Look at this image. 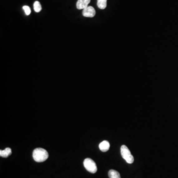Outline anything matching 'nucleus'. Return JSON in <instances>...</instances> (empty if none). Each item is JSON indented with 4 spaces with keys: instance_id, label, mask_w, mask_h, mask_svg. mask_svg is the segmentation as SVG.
I'll return each instance as SVG.
<instances>
[{
    "instance_id": "1",
    "label": "nucleus",
    "mask_w": 178,
    "mask_h": 178,
    "mask_svg": "<svg viewBox=\"0 0 178 178\" xmlns=\"http://www.w3.org/2000/svg\"><path fill=\"white\" fill-rule=\"evenodd\" d=\"M33 157L36 162H43L49 157V153L44 148H35L33 151Z\"/></svg>"
},
{
    "instance_id": "2",
    "label": "nucleus",
    "mask_w": 178,
    "mask_h": 178,
    "mask_svg": "<svg viewBox=\"0 0 178 178\" xmlns=\"http://www.w3.org/2000/svg\"><path fill=\"white\" fill-rule=\"evenodd\" d=\"M121 154L123 158L129 164H132L134 161V158L131 153L129 148L125 145L121 146Z\"/></svg>"
},
{
    "instance_id": "3",
    "label": "nucleus",
    "mask_w": 178,
    "mask_h": 178,
    "mask_svg": "<svg viewBox=\"0 0 178 178\" xmlns=\"http://www.w3.org/2000/svg\"><path fill=\"white\" fill-rule=\"evenodd\" d=\"M83 164L86 169L91 173H95L97 171V166L96 163L91 158H86L84 161Z\"/></svg>"
},
{
    "instance_id": "4",
    "label": "nucleus",
    "mask_w": 178,
    "mask_h": 178,
    "mask_svg": "<svg viewBox=\"0 0 178 178\" xmlns=\"http://www.w3.org/2000/svg\"><path fill=\"white\" fill-rule=\"evenodd\" d=\"M96 13L95 8L91 6H88V7L84 8L82 12L83 16L87 17H93L96 15Z\"/></svg>"
},
{
    "instance_id": "5",
    "label": "nucleus",
    "mask_w": 178,
    "mask_h": 178,
    "mask_svg": "<svg viewBox=\"0 0 178 178\" xmlns=\"http://www.w3.org/2000/svg\"><path fill=\"white\" fill-rule=\"evenodd\" d=\"M91 0H78L76 3V7L78 10L84 9L88 7Z\"/></svg>"
},
{
    "instance_id": "6",
    "label": "nucleus",
    "mask_w": 178,
    "mask_h": 178,
    "mask_svg": "<svg viewBox=\"0 0 178 178\" xmlns=\"http://www.w3.org/2000/svg\"><path fill=\"white\" fill-rule=\"evenodd\" d=\"M110 148V144L107 141H103L99 145V148L102 152H106Z\"/></svg>"
},
{
    "instance_id": "7",
    "label": "nucleus",
    "mask_w": 178,
    "mask_h": 178,
    "mask_svg": "<svg viewBox=\"0 0 178 178\" xmlns=\"http://www.w3.org/2000/svg\"><path fill=\"white\" fill-rule=\"evenodd\" d=\"M12 153L11 148L10 147H7L5 150H3V151L1 150L0 151V156L2 157H4V158H7V157L11 156Z\"/></svg>"
},
{
    "instance_id": "8",
    "label": "nucleus",
    "mask_w": 178,
    "mask_h": 178,
    "mask_svg": "<svg viewBox=\"0 0 178 178\" xmlns=\"http://www.w3.org/2000/svg\"><path fill=\"white\" fill-rule=\"evenodd\" d=\"M108 176L109 178H121L119 173L115 170H109Z\"/></svg>"
},
{
    "instance_id": "9",
    "label": "nucleus",
    "mask_w": 178,
    "mask_h": 178,
    "mask_svg": "<svg viewBox=\"0 0 178 178\" xmlns=\"http://www.w3.org/2000/svg\"><path fill=\"white\" fill-rule=\"evenodd\" d=\"M97 5L100 9H105L107 6V0H97Z\"/></svg>"
},
{
    "instance_id": "10",
    "label": "nucleus",
    "mask_w": 178,
    "mask_h": 178,
    "mask_svg": "<svg viewBox=\"0 0 178 178\" xmlns=\"http://www.w3.org/2000/svg\"><path fill=\"white\" fill-rule=\"evenodd\" d=\"M34 10L36 12H39L42 10V7L39 2L35 1L33 5Z\"/></svg>"
},
{
    "instance_id": "11",
    "label": "nucleus",
    "mask_w": 178,
    "mask_h": 178,
    "mask_svg": "<svg viewBox=\"0 0 178 178\" xmlns=\"http://www.w3.org/2000/svg\"><path fill=\"white\" fill-rule=\"evenodd\" d=\"M22 8L24 11V12H25V14H26L27 16H29V15L31 13V9H30V8L29 7H28V6H23Z\"/></svg>"
}]
</instances>
